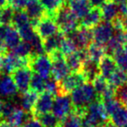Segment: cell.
I'll return each instance as SVG.
<instances>
[{
	"instance_id": "12",
	"label": "cell",
	"mask_w": 127,
	"mask_h": 127,
	"mask_svg": "<svg viewBox=\"0 0 127 127\" xmlns=\"http://www.w3.org/2000/svg\"><path fill=\"white\" fill-rule=\"evenodd\" d=\"M88 59L87 49H77L75 52L65 56V60L72 72H78L81 70L83 63Z\"/></svg>"
},
{
	"instance_id": "5",
	"label": "cell",
	"mask_w": 127,
	"mask_h": 127,
	"mask_svg": "<svg viewBox=\"0 0 127 127\" xmlns=\"http://www.w3.org/2000/svg\"><path fill=\"white\" fill-rule=\"evenodd\" d=\"M86 82L87 80L80 71L70 73L62 80L58 81V95H67Z\"/></svg>"
},
{
	"instance_id": "4",
	"label": "cell",
	"mask_w": 127,
	"mask_h": 127,
	"mask_svg": "<svg viewBox=\"0 0 127 127\" xmlns=\"http://www.w3.org/2000/svg\"><path fill=\"white\" fill-rule=\"evenodd\" d=\"M29 67L35 74L49 79L51 75L52 62L48 55H31L29 60Z\"/></svg>"
},
{
	"instance_id": "48",
	"label": "cell",
	"mask_w": 127,
	"mask_h": 127,
	"mask_svg": "<svg viewBox=\"0 0 127 127\" xmlns=\"http://www.w3.org/2000/svg\"><path fill=\"white\" fill-rule=\"evenodd\" d=\"M0 127H11L6 120L0 119Z\"/></svg>"
},
{
	"instance_id": "14",
	"label": "cell",
	"mask_w": 127,
	"mask_h": 127,
	"mask_svg": "<svg viewBox=\"0 0 127 127\" xmlns=\"http://www.w3.org/2000/svg\"><path fill=\"white\" fill-rule=\"evenodd\" d=\"M71 73L67 62H66L65 57L57 59L52 62V68H51V76L56 81H60L67 75Z\"/></svg>"
},
{
	"instance_id": "18",
	"label": "cell",
	"mask_w": 127,
	"mask_h": 127,
	"mask_svg": "<svg viewBox=\"0 0 127 127\" xmlns=\"http://www.w3.org/2000/svg\"><path fill=\"white\" fill-rule=\"evenodd\" d=\"M25 10L30 17V24L33 28L46 15L45 9L41 4L40 2H36V3H33L28 5L25 8Z\"/></svg>"
},
{
	"instance_id": "26",
	"label": "cell",
	"mask_w": 127,
	"mask_h": 127,
	"mask_svg": "<svg viewBox=\"0 0 127 127\" xmlns=\"http://www.w3.org/2000/svg\"><path fill=\"white\" fill-rule=\"evenodd\" d=\"M88 59L94 62L99 63V61L105 55V46L98 44L96 42H92L87 49Z\"/></svg>"
},
{
	"instance_id": "15",
	"label": "cell",
	"mask_w": 127,
	"mask_h": 127,
	"mask_svg": "<svg viewBox=\"0 0 127 127\" xmlns=\"http://www.w3.org/2000/svg\"><path fill=\"white\" fill-rule=\"evenodd\" d=\"M102 21H103V18H102L100 9L99 7H93L90 11L80 19V27L93 30Z\"/></svg>"
},
{
	"instance_id": "38",
	"label": "cell",
	"mask_w": 127,
	"mask_h": 127,
	"mask_svg": "<svg viewBox=\"0 0 127 127\" xmlns=\"http://www.w3.org/2000/svg\"><path fill=\"white\" fill-rule=\"evenodd\" d=\"M117 64V67L127 73V53L124 49H120L112 56Z\"/></svg>"
},
{
	"instance_id": "37",
	"label": "cell",
	"mask_w": 127,
	"mask_h": 127,
	"mask_svg": "<svg viewBox=\"0 0 127 127\" xmlns=\"http://www.w3.org/2000/svg\"><path fill=\"white\" fill-rule=\"evenodd\" d=\"M93 86H94V89H95L96 93H97V95L99 97V99H100L101 95L103 94V93L105 91V89L108 87V81H107L106 79H105L104 77H102L100 74L98 75L95 78V80L92 82Z\"/></svg>"
},
{
	"instance_id": "52",
	"label": "cell",
	"mask_w": 127,
	"mask_h": 127,
	"mask_svg": "<svg viewBox=\"0 0 127 127\" xmlns=\"http://www.w3.org/2000/svg\"><path fill=\"white\" fill-rule=\"evenodd\" d=\"M111 1H112L113 3H117V4H120V3H126V2H127V0H111Z\"/></svg>"
},
{
	"instance_id": "53",
	"label": "cell",
	"mask_w": 127,
	"mask_h": 127,
	"mask_svg": "<svg viewBox=\"0 0 127 127\" xmlns=\"http://www.w3.org/2000/svg\"><path fill=\"white\" fill-rule=\"evenodd\" d=\"M103 127H116V126H114V125H112V123L110 122V120H109L108 122H107V123H105V124L104 125Z\"/></svg>"
},
{
	"instance_id": "47",
	"label": "cell",
	"mask_w": 127,
	"mask_h": 127,
	"mask_svg": "<svg viewBox=\"0 0 127 127\" xmlns=\"http://www.w3.org/2000/svg\"><path fill=\"white\" fill-rule=\"evenodd\" d=\"M7 51V49L6 47H5L4 43H3V42H0V54H4L6 53Z\"/></svg>"
},
{
	"instance_id": "55",
	"label": "cell",
	"mask_w": 127,
	"mask_h": 127,
	"mask_svg": "<svg viewBox=\"0 0 127 127\" xmlns=\"http://www.w3.org/2000/svg\"><path fill=\"white\" fill-rule=\"evenodd\" d=\"M1 10H2V9H0V13H1Z\"/></svg>"
},
{
	"instance_id": "29",
	"label": "cell",
	"mask_w": 127,
	"mask_h": 127,
	"mask_svg": "<svg viewBox=\"0 0 127 127\" xmlns=\"http://www.w3.org/2000/svg\"><path fill=\"white\" fill-rule=\"evenodd\" d=\"M107 81H108L109 85L117 88V87L127 83V73L126 71L117 67V69L114 71L113 74L108 78Z\"/></svg>"
},
{
	"instance_id": "34",
	"label": "cell",
	"mask_w": 127,
	"mask_h": 127,
	"mask_svg": "<svg viewBox=\"0 0 127 127\" xmlns=\"http://www.w3.org/2000/svg\"><path fill=\"white\" fill-rule=\"evenodd\" d=\"M17 31H18L20 37L23 39V41H25V42H31L34 37L35 36V35H36L35 30H34V28L32 27L30 23L20 27V28L17 29Z\"/></svg>"
},
{
	"instance_id": "23",
	"label": "cell",
	"mask_w": 127,
	"mask_h": 127,
	"mask_svg": "<svg viewBox=\"0 0 127 127\" xmlns=\"http://www.w3.org/2000/svg\"><path fill=\"white\" fill-rule=\"evenodd\" d=\"M39 94L35 91L29 88L25 92L20 94L21 106L25 112L31 113L34 106H35L36 100L38 99Z\"/></svg>"
},
{
	"instance_id": "16",
	"label": "cell",
	"mask_w": 127,
	"mask_h": 127,
	"mask_svg": "<svg viewBox=\"0 0 127 127\" xmlns=\"http://www.w3.org/2000/svg\"><path fill=\"white\" fill-rule=\"evenodd\" d=\"M68 7L78 19L84 17L93 8L90 0H69Z\"/></svg>"
},
{
	"instance_id": "20",
	"label": "cell",
	"mask_w": 127,
	"mask_h": 127,
	"mask_svg": "<svg viewBox=\"0 0 127 127\" xmlns=\"http://www.w3.org/2000/svg\"><path fill=\"white\" fill-rule=\"evenodd\" d=\"M99 74L105 79L108 78L113 74L114 71L117 69V64L114 58L111 55H105L99 62Z\"/></svg>"
},
{
	"instance_id": "7",
	"label": "cell",
	"mask_w": 127,
	"mask_h": 127,
	"mask_svg": "<svg viewBox=\"0 0 127 127\" xmlns=\"http://www.w3.org/2000/svg\"><path fill=\"white\" fill-rule=\"evenodd\" d=\"M74 110L71 97L69 95H57L54 99L53 106H52V113L58 119H62L68 115Z\"/></svg>"
},
{
	"instance_id": "22",
	"label": "cell",
	"mask_w": 127,
	"mask_h": 127,
	"mask_svg": "<svg viewBox=\"0 0 127 127\" xmlns=\"http://www.w3.org/2000/svg\"><path fill=\"white\" fill-rule=\"evenodd\" d=\"M110 122L116 127H127V105H119L109 115Z\"/></svg>"
},
{
	"instance_id": "49",
	"label": "cell",
	"mask_w": 127,
	"mask_h": 127,
	"mask_svg": "<svg viewBox=\"0 0 127 127\" xmlns=\"http://www.w3.org/2000/svg\"><path fill=\"white\" fill-rule=\"evenodd\" d=\"M122 18V22H123V25H124V28L125 30L127 31V15L125 16V17H121Z\"/></svg>"
},
{
	"instance_id": "24",
	"label": "cell",
	"mask_w": 127,
	"mask_h": 127,
	"mask_svg": "<svg viewBox=\"0 0 127 127\" xmlns=\"http://www.w3.org/2000/svg\"><path fill=\"white\" fill-rule=\"evenodd\" d=\"M80 72L83 74L87 82L92 83L98 75H99V63L87 59L83 63Z\"/></svg>"
},
{
	"instance_id": "46",
	"label": "cell",
	"mask_w": 127,
	"mask_h": 127,
	"mask_svg": "<svg viewBox=\"0 0 127 127\" xmlns=\"http://www.w3.org/2000/svg\"><path fill=\"white\" fill-rule=\"evenodd\" d=\"M4 34H5V26L0 25V42H3V39H4Z\"/></svg>"
},
{
	"instance_id": "31",
	"label": "cell",
	"mask_w": 127,
	"mask_h": 127,
	"mask_svg": "<svg viewBox=\"0 0 127 127\" xmlns=\"http://www.w3.org/2000/svg\"><path fill=\"white\" fill-rule=\"evenodd\" d=\"M41 123L42 127H59L60 126V119H58L53 113L46 112L35 117Z\"/></svg>"
},
{
	"instance_id": "19",
	"label": "cell",
	"mask_w": 127,
	"mask_h": 127,
	"mask_svg": "<svg viewBox=\"0 0 127 127\" xmlns=\"http://www.w3.org/2000/svg\"><path fill=\"white\" fill-rule=\"evenodd\" d=\"M31 116V113H29L23 108L17 106V108L12 112V113L9 115L5 119L11 127H21Z\"/></svg>"
},
{
	"instance_id": "9",
	"label": "cell",
	"mask_w": 127,
	"mask_h": 127,
	"mask_svg": "<svg viewBox=\"0 0 127 127\" xmlns=\"http://www.w3.org/2000/svg\"><path fill=\"white\" fill-rule=\"evenodd\" d=\"M32 75H33L32 70L28 66L19 67V68L14 70L10 74V77L12 78L13 81L15 82L20 94L25 92L26 90L29 89Z\"/></svg>"
},
{
	"instance_id": "32",
	"label": "cell",
	"mask_w": 127,
	"mask_h": 127,
	"mask_svg": "<svg viewBox=\"0 0 127 127\" xmlns=\"http://www.w3.org/2000/svg\"><path fill=\"white\" fill-rule=\"evenodd\" d=\"M46 80H47V79H44L43 77L40 76L37 74H33L31 78V80H30L29 88L35 91V92L38 93V94H42V93L45 92Z\"/></svg>"
},
{
	"instance_id": "13",
	"label": "cell",
	"mask_w": 127,
	"mask_h": 127,
	"mask_svg": "<svg viewBox=\"0 0 127 127\" xmlns=\"http://www.w3.org/2000/svg\"><path fill=\"white\" fill-rule=\"evenodd\" d=\"M18 93V88L10 75H3V78L0 80V94L8 99H12Z\"/></svg>"
},
{
	"instance_id": "42",
	"label": "cell",
	"mask_w": 127,
	"mask_h": 127,
	"mask_svg": "<svg viewBox=\"0 0 127 127\" xmlns=\"http://www.w3.org/2000/svg\"><path fill=\"white\" fill-rule=\"evenodd\" d=\"M8 4L15 10H25L29 4V0H8Z\"/></svg>"
},
{
	"instance_id": "27",
	"label": "cell",
	"mask_w": 127,
	"mask_h": 127,
	"mask_svg": "<svg viewBox=\"0 0 127 127\" xmlns=\"http://www.w3.org/2000/svg\"><path fill=\"white\" fill-rule=\"evenodd\" d=\"M59 127H81V114L73 110L60 121Z\"/></svg>"
},
{
	"instance_id": "21",
	"label": "cell",
	"mask_w": 127,
	"mask_h": 127,
	"mask_svg": "<svg viewBox=\"0 0 127 127\" xmlns=\"http://www.w3.org/2000/svg\"><path fill=\"white\" fill-rule=\"evenodd\" d=\"M21 42V37L17 30L12 25L5 26V34L3 42L7 50L14 49Z\"/></svg>"
},
{
	"instance_id": "33",
	"label": "cell",
	"mask_w": 127,
	"mask_h": 127,
	"mask_svg": "<svg viewBox=\"0 0 127 127\" xmlns=\"http://www.w3.org/2000/svg\"><path fill=\"white\" fill-rule=\"evenodd\" d=\"M11 52L22 58H30L32 55V47L30 42L22 41Z\"/></svg>"
},
{
	"instance_id": "35",
	"label": "cell",
	"mask_w": 127,
	"mask_h": 127,
	"mask_svg": "<svg viewBox=\"0 0 127 127\" xmlns=\"http://www.w3.org/2000/svg\"><path fill=\"white\" fill-rule=\"evenodd\" d=\"M59 49L62 51V53L64 55V56H67V55L75 52L78 49H77L74 41H73L70 37L66 35L63 38V40L62 41V42H61Z\"/></svg>"
},
{
	"instance_id": "54",
	"label": "cell",
	"mask_w": 127,
	"mask_h": 127,
	"mask_svg": "<svg viewBox=\"0 0 127 127\" xmlns=\"http://www.w3.org/2000/svg\"><path fill=\"white\" fill-rule=\"evenodd\" d=\"M124 49H125V51H126V53H127V42H126V44H125V46H124Z\"/></svg>"
},
{
	"instance_id": "43",
	"label": "cell",
	"mask_w": 127,
	"mask_h": 127,
	"mask_svg": "<svg viewBox=\"0 0 127 127\" xmlns=\"http://www.w3.org/2000/svg\"><path fill=\"white\" fill-rule=\"evenodd\" d=\"M21 127H42V126L41 125V123L39 122L36 118L31 116V117L27 119L26 122Z\"/></svg>"
},
{
	"instance_id": "51",
	"label": "cell",
	"mask_w": 127,
	"mask_h": 127,
	"mask_svg": "<svg viewBox=\"0 0 127 127\" xmlns=\"http://www.w3.org/2000/svg\"><path fill=\"white\" fill-rule=\"evenodd\" d=\"M3 102H4V100H3V99L0 98V119H2V111H3Z\"/></svg>"
},
{
	"instance_id": "36",
	"label": "cell",
	"mask_w": 127,
	"mask_h": 127,
	"mask_svg": "<svg viewBox=\"0 0 127 127\" xmlns=\"http://www.w3.org/2000/svg\"><path fill=\"white\" fill-rule=\"evenodd\" d=\"M14 9H12L10 5L2 8L0 13V25L8 26L11 24L12 18L14 15Z\"/></svg>"
},
{
	"instance_id": "40",
	"label": "cell",
	"mask_w": 127,
	"mask_h": 127,
	"mask_svg": "<svg viewBox=\"0 0 127 127\" xmlns=\"http://www.w3.org/2000/svg\"><path fill=\"white\" fill-rule=\"evenodd\" d=\"M45 92L52 94L53 96L58 95V81L55 80L53 78L49 80H46V85H45Z\"/></svg>"
},
{
	"instance_id": "2",
	"label": "cell",
	"mask_w": 127,
	"mask_h": 127,
	"mask_svg": "<svg viewBox=\"0 0 127 127\" xmlns=\"http://www.w3.org/2000/svg\"><path fill=\"white\" fill-rule=\"evenodd\" d=\"M97 99H99L91 82H86L71 93V100L74 105V110L81 115L85 109Z\"/></svg>"
},
{
	"instance_id": "28",
	"label": "cell",
	"mask_w": 127,
	"mask_h": 127,
	"mask_svg": "<svg viewBox=\"0 0 127 127\" xmlns=\"http://www.w3.org/2000/svg\"><path fill=\"white\" fill-rule=\"evenodd\" d=\"M40 3L45 9L47 15L55 18L59 9L65 4V0H40Z\"/></svg>"
},
{
	"instance_id": "3",
	"label": "cell",
	"mask_w": 127,
	"mask_h": 127,
	"mask_svg": "<svg viewBox=\"0 0 127 127\" xmlns=\"http://www.w3.org/2000/svg\"><path fill=\"white\" fill-rule=\"evenodd\" d=\"M55 20L58 25L59 30L65 35L75 31L80 27L79 19L75 17L68 6L64 4L55 15Z\"/></svg>"
},
{
	"instance_id": "39",
	"label": "cell",
	"mask_w": 127,
	"mask_h": 127,
	"mask_svg": "<svg viewBox=\"0 0 127 127\" xmlns=\"http://www.w3.org/2000/svg\"><path fill=\"white\" fill-rule=\"evenodd\" d=\"M115 99L122 105H127V83L116 88Z\"/></svg>"
},
{
	"instance_id": "25",
	"label": "cell",
	"mask_w": 127,
	"mask_h": 127,
	"mask_svg": "<svg viewBox=\"0 0 127 127\" xmlns=\"http://www.w3.org/2000/svg\"><path fill=\"white\" fill-rule=\"evenodd\" d=\"M66 35H64L62 32H61L59 30L56 34H55L54 35L46 38L44 40H42V44H43V49L44 51L47 54H49L51 52H53L55 49H59L61 45V42L63 40V38Z\"/></svg>"
},
{
	"instance_id": "17",
	"label": "cell",
	"mask_w": 127,
	"mask_h": 127,
	"mask_svg": "<svg viewBox=\"0 0 127 127\" xmlns=\"http://www.w3.org/2000/svg\"><path fill=\"white\" fill-rule=\"evenodd\" d=\"M99 9H100L102 18L104 21L112 22L114 19L119 17V4L113 3L111 0H105Z\"/></svg>"
},
{
	"instance_id": "11",
	"label": "cell",
	"mask_w": 127,
	"mask_h": 127,
	"mask_svg": "<svg viewBox=\"0 0 127 127\" xmlns=\"http://www.w3.org/2000/svg\"><path fill=\"white\" fill-rule=\"evenodd\" d=\"M54 103V96L49 93L43 92L40 94L38 99L36 100L35 106L31 112V115L33 117H37L41 114L49 112L52 110Z\"/></svg>"
},
{
	"instance_id": "30",
	"label": "cell",
	"mask_w": 127,
	"mask_h": 127,
	"mask_svg": "<svg viewBox=\"0 0 127 127\" xmlns=\"http://www.w3.org/2000/svg\"><path fill=\"white\" fill-rule=\"evenodd\" d=\"M30 17H29L25 10H14L13 18H12V22L10 25L15 27L16 29H18L27 24H30Z\"/></svg>"
},
{
	"instance_id": "1",
	"label": "cell",
	"mask_w": 127,
	"mask_h": 127,
	"mask_svg": "<svg viewBox=\"0 0 127 127\" xmlns=\"http://www.w3.org/2000/svg\"><path fill=\"white\" fill-rule=\"evenodd\" d=\"M109 121V115L100 99L91 103L81 115V127H103Z\"/></svg>"
},
{
	"instance_id": "8",
	"label": "cell",
	"mask_w": 127,
	"mask_h": 127,
	"mask_svg": "<svg viewBox=\"0 0 127 127\" xmlns=\"http://www.w3.org/2000/svg\"><path fill=\"white\" fill-rule=\"evenodd\" d=\"M114 34V28L112 23L107 21H102L97 26L93 29L94 42L105 46Z\"/></svg>"
},
{
	"instance_id": "10",
	"label": "cell",
	"mask_w": 127,
	"mask_h": 127,
	"mask_svg": "<svg viewBox=\"0 0 127 127\" xmlns=\"http://www.w3.org/2000/svg\"><path fill=\"white\" fill-rule=\"evenodd\" d=\"M67 36L70 37L74 41L78 49H87V47L94 41L93 30L83 28V27H79L75 31L69 34Z\"/></svg>"
},
{
	"instance_id": "44",
	"label": "cell",
	"mask_w": 127,
	"mask_h": 127,
	"mask_svg": "<svg viewBox=\"0 0 127 127\" xmlns=\"http://www.w3.org/2000/svg\"><path fill=\"white\" fill-rule=\"evenodd\" d=\"M4 54H0V76L4 75V71H3V55Z\"/></svg>"
},
{
	"instance_id": "6",
	"label": "cell",
	"mask_w": 127,
	"mask_h": 127,
	"mask_svg": "<svg viewBox=\"0 0 127 127\" xmlns=\"http://www.w3.org/2000/svg\"><path fill=\"white\" fill-rule=\"evenodd\" d=\"M34 30L42 40L49 38L59 31L58 25H57L55 18L47 15V13L37 23L36 25L34 27Z\"/></svg>"
},
{
	"instance_id": "50",
	"label": "cell",
	"mask_w": 127,
	"mask_h": 127,
	"mask_svg": "<svg viewBox=\"0 0 127 127\" xmlns=\"http://www.w3.org/2000/svg\"><path fill=\"white\" fill-rule=\"evenodd\" d=\"M8 4V0H0V9L7 6Z\"/></svg>"
},
{
	"instance_id": "45",
	"label": "cell",
	"mask_w": 127,
	"mask_h": 127,
	"mask_svg": "<svg viewBox=\"0 0 127 127\" xmlns=\"http://www.w3.org/2000/svg\"><path fill=\"white\" fill-rule=\"evenodd\" d=\"M93 7H100L102 3L105 2V0H90Z\"/></svg>"
},
{
	"instance_id": "41",
	"label": "cell",
	"mask_w": 127,
	"mask_h": 127,
	"mask_svg": "<svg viewBox=\"0 0 127 127\" xmlns=\"http://www.w3.org/2000/svg\"><path fill=\"white\" fill-rule=\"evenodd\" d=\"M17 105L11 100H5L3 102V111H2V119H6L9 115L12 113L14 110L17 108Z\"/></svg>"
}]
</instances>
